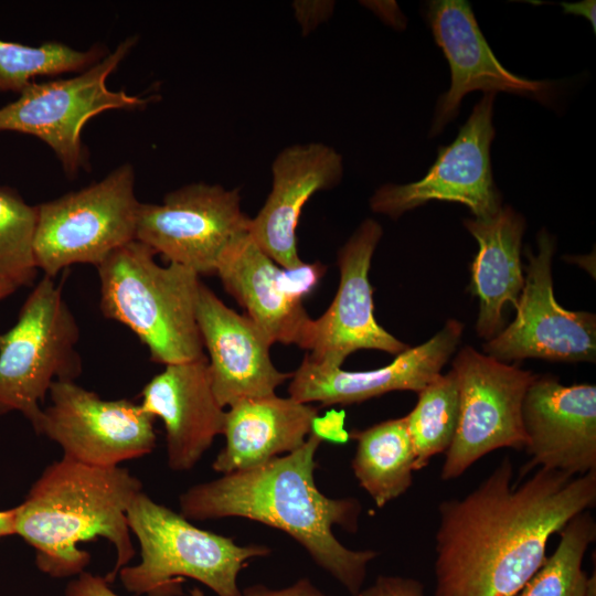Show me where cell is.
Wrapping results in <instances>:
<instances>
[{
    "label": "cell",
    "mask_w": 596,
    "mask_h": 596,
    "mask_svg": "<svg viewBox=\"0 0 596 596\" xmlns=\"http://www.w3.org/2000/svg\"><path fill=\"white\" fill-rule=\"evenodd\" d=\"M464 324L449 319L429 340L408 348L387 365L370 371H344L321 366L304 356L292 373L289 396L311 404L349 405L381 396L392 391L421 392L448 362L457 349Z\"/></svg>",
    "instance_id": "cell-18"
},
{
    "label": "cell",
    "mask_w": 596,
    "mask_h": 596,
    "mask_svg": "<svg viewBox=\"0 0 596 596\" xmlns=\"http://www.w3.org/2000/svg\"><path fill=\"white\" fill-rule=\"evenodd\" d=\"M342 156L322 142L285 147L272 162V188L248 233L259 248L283 268L305 262L296 231L302 207L319 191L338 185L343 177Z\"/></svg>",
    "instance_id": "cell-19"
},
{
    "label": "cell",
    "mask_w": 596,
    "mask_h": 596,
    "mask_svg": "<svg viewBox=\"0 0 596 596\" xmlns=\"http://www.w3.org/2000/svg\"><path fill=\"white\" fill-rule=\"evenodd\" d=\"M358 596H425L424 585L409 577L380 575Z\"/></svg>",
    "instance_id": "cell-30"
},
{
    "label": "cell",
    "mask_w": 596,
    "mask_h": 596,
    "mask_svg": "<svg viewBox=\"0 0 596 596\" xmlns=\"http://www.w3.org/2000/svg\"><path fill=\"white\" fill-rule=\"evenodd\" d=\"M189 596H205L198 587L189 592ZM241 596H327L316 587L309 578H301L292 585L274 589L265 585L257 584L241 590Z\"/></svg>",
    "instance_id": "cell-31"
},
{
    "label": "cell",
    "mask_w": 596,
    "mask_h": 596,
    "mask_svg": "<svg viewBox=\"0 0 596 596\" xmlns=\"http://www.w3.org/2000/svg\"><path fill=\"white\" fill-rule=\"evenodd\" d=\"M106 55L100 45L79 51L56 41L30 46L0 39V92L20 94L38 76L81 73Z\"/></svg>",
    "instance_id": "cell-27"
},
{
    "label": "cell",
    "mask_w": 596,
    "mask_h": 596,
    "mask_svg": "<svg viewBox=\"0 0 596 596\" xmlns=\"http://www.w3.org/2000/svg\"><path fill=\"white\" fill-rule=\"evenodd\" d=\"M418 394L414 408L405 416L415 454V471L445 454L458 426L459 391L453 370L439 374Z\"/></svg>",
    "instance_id": "cell-25"
},
{
    "label": "cell",
    "mask_w": 596,
    "mask_h": 596,
    "mask_svg": "<svg viewBox=\"0 0 596 596\" xmlns=\"http://www.w3.org/2000/svg\"><path fill=\"white\" fill-rule=\"evenodd\" d=\"M215 274L272 344H296L307 350L312 319L302 301L287 291L283 267L259 248L248 231L225 246Z\"/></svg>",
    "instance_id": "cell-21"
},
{
    "label": "cell",
    "mask_w": 596,
    "mask_h": 596,
    "mask_svg": "<svg viewBox=\"0 0 596 596\" xmlns=\"http://www.w3.org/2000/svg\"><path fill=\"white\" fill-rule=\"evenodd\" d=\"M156 253L134 240L98 266L100 310L128 327L164 365L204 356L196 322L200 276L179 264L159 265Z\"/></svg>",
    "instance_id": "cell-4"
},
{
    "label": "cell",
    "mask_w": 596,
    "mask_h": 596,
    "mask_svg": "<svg viewBox=\"0 0 596 596\" xmlns=\"http://www.w3.org/2000/svg\"><path fill=\"white\" fill-rule=\"evenodd\" d=\"M140 396L141 408L163 423L167 461L174 471L192 469L223 433L226 411L213 393L205 355L166 365Z\"/></svg>",
    "instance_id": "cell-20"
},
{
    "label": "cell",
    "mask_w": 596,
    "mask_h": 596,
    "mask_svg": "<svg viewBox=\"0 0 596 596\" xmlns=\"http://www.w3.org/2000/svg\"><path fill=\"white\" fill-rule=\"evenodd\" d=\"M127 523L138 539L141 561L124 566L117 576L136 596H180L183 578L202 583L217 596H241L240 572L249 560L272 552L267 545H238L202 530L142 491L127 509Z\"/></svg>",
    "instance_id": "cell-5"
},
{
    "label": "cell",
    "mask_w": 596,
    "mask_h": 596,
    "mask_svg": "<svg viewBox=\"0 0 596 596\" xmlns=\"http://www.w3.org/2000/svg\"><path fill=\"white\" fill-rule=\"evenodd\" d=\"M321 441L310 433L289 454L190 487L179 497L180 513L196 521L244 518L284 531L358 596L377 553L350 550L333 534L334 525L356 532L362 505L355 498L332 499L318 489L316 454Z\"/></svg>",
    "instance_id": "cell-2"
},
{
    "label": "cell",
    "mask_w": 596,
    "mask_h": 596,
    "mask_svg": "<svg viewBox=\"0 0 596 596\" xmlns=\"http://www.w3.org/2000/svg\"><path fill=\"white\" fill-rule=\"evenodd\" d=\"M554 251V237L545 228L538 234V253L526 247L517 316L483 344L485 354L504 363L524 359L595 361L596 316L567 310L556 301L552 280Z\"/></svg>",
    "instance_id": "cell-11"
},
{
    "label": "cell",
    "mask_w": 596,
    "mask_h": 596,
    "mask_svg": "<svg viewBox=\"0 0 596 596\" xmlns=\"http://www.w3.org/2000/svg\"><path fill=\"white\" fill-rule=\"evenodd\" d=\"M345 414L343 411L331 409L323 416H316L312 421L311 432L321 440L344 444L350 435L344 428Z\"/></svg>",
    "instance_id": "cell-32"
},
{
    "label": "cell",
    "mask_w": 596,
    "mask_h": 596,
    "mask_svg": "<svg viewBox=\"0 0 596 596\" xmlns=\"http://www.w3.org/2000/svg\"><path fill=\"white\" fill-rule=\"evenodd\" d=\"M13 519V509L0 511V538L14 534Z\"/></svg>",
    "instance_id": "cell-35"
},
{
    "label": "cell",
    "mask_w": 596,
    "mask_h": 596,
    "mask_svg": "<svg viewBox=\"0 0 596 596\" xmlns=\"http://www.w3.org/2000/svg\"><path fill=\"white\" fill-rule=\"evenodd\" d=\"M196 322L203 348L209 353L207 370L213 393L222 407L240 400L275 394L292 373L273 363V345L246 315L227 307L201 283L196 300Z\"/></svg>",
    "instance_id": "cell-17"
},
{
    "label": "cell",
    "mask_w": 596,
    "mask_h": 596,
    "mask_svg": "<svg viewBox=\"0 0 596 596\" xmlns=\"http://www.w3.org/2000/svg\"><path fill=\"white\" fill-rule=\"evenodd\" d=\"M36 206H31L12 189L0 187V277L19 288L36 276L33 240Z\"/></svg>",
    "instance_id": "cell-28"
},
{
    "label": "cell",
    "mask_w": 596,
    "mask_h": 596,
    "mask_svg": "<svg viewBox=\"0 0 596 596\" xmlns=\"http://www.w3.org/2000/svg\"><path fill=\"white\" fill-rule=\"evenodd\" d=\"M318 408L276 394L243 398L228 407L225 446L212 464L223 473L262 465L299 448L311 432Z\"/></svg>",
    "instance_id": "cell-22"
},
{
    "label": "cell",
    "mask_w": 596,
    "mask_h": 596,
    "mask_svg": "<svg viewBox=\"0 0 596 596\" xmlns=\"http://www.w3.org/2000/svg\"><path fill=\"white\" fill-rule=\"evenodd\" d=\"M505 456L473 490L438 504L435 596H515L546 558L552 535L596 503V471L539 468L512 483Z\"/></svg>",
    "instance_id": "cell-1"
},
{
    "label": "cell",
    "mask_w": 596,
    "mask_h": 596,
    "mask_svg": "<svg viewBox=\"0 0 596 596\" xmlns=\"http://www.w3.org/2000/svg\"><path fill=\"white\" fill-rule=\"evenodd\" d=\"M137 39L120 42L95 65L78 75L45 83L32 82L18 99L0 108V132L32 135L52 148L66 174L87 164L81 135L94 116L110 109H137L156 99L111 91L108 76L127 56Z\"/></svg>",
    "instance_id": "cell-8"
},
{
    "label": "cell",
    "mask_w": 596,
    "mask_h": 596,
    "mask_svg": "<svg viewBox=\"0 0 596 596\" xmlns=\"http://www.w3.org/2000/svg\"><path fill=\"white\" fill-rule=\"evenodd\" d=\"M79 330L62 286L44 276L24 301L15 324L0 334V415L22 413L39 434L40 403L56 381L82 371Z\"/></svg>",
    "instance_id": "cell-6"
},
{
    "label": "cell",
    "mask_w": 596,
    "mask_h": 596,
    "mask_svg": "<svg viewBox=\"0 0 596 596\" xmlns=\"http://www.w3.org/2000/svg\"><path fill=\"white\" fill-rule=\"evenodd\" d=\"M349 435L356 441L352 471L376 507L383 508L411 488L415 454L405 416Z\"/></svg>",
    "instance_id": "cell-24"
},
{
    "label": "cell",
    "mask_w": 596,
    "mask_h": 596,
    "mask_svg": "<svg viewBox=\"0 0 596 596\" xmlns=\"http://www.w3.org/2000/svg\"><path fill=\"white\" fill-rule=\"evenodd\" d=\"M249 222L240 189L195 182L170 191L161 204L140 203L136 240L169 263L212 275L225 246Z\"/></svg>",
    "instance_id": "cell-10"
},
{
    "label": "cell",
    "mask_w": 596,
    "mask_h": 596,
    "mask_svg": "<svg viewBox=\"0 0 596 596\" xmlns=\"http://www.w3.org/2000/svg\"><path fill=\"white\" fill-rule=\"evenodd\" d=\"M522 419L531 458L520 478L538 466L568 476L596 471L594 384L563 385L555 376L536 375L524 396Z\"/></svg>",
    "instance_id": "cell-16"
},
{
    "label": "cell",
    "mask_w": 596,
    "mask_h": 596,
    "mask_svg": "<svg viewBox=\"0 0 596 596\" xmlns=\"http://www.w3.org/2000/svg\"><path fill=\"white\" fill-rule=\"evenodd\" d=\"M585 596H596V574L595 571L590 577H587Z\"/></svg>",
    "instance_id": "cell-37"
},
{
    "label": "cell",
    "mask_w": 596,
    "mask_h": 596,
    "mask_svg": "<svg viewBox=\"0 0 596 596\" xmlns=\"http://www.w3.org/2000/svg\"><path fill=\"white\" fill-rule=\"evenodd\" d=\"M18 288L19 287L14 283L0 277V300L7 298Z\"/></svg>",
    "instance_id": "cell-36"
},
{
    "label": "cell",
    "mask_w": 596,
    "mask_h": 596,
    "mask_svg": "<svg viewBox=\"0 0 596 596\" xmlns=\"http://www.w3.org/2000/svg\"><path fill=\"white\" fill-rule=\"evenodd\" d=\"M496 94H483L455 140L438 148L437 159L418 181L385 183L370 198L373 212L398 219L429 201L466 205L475 219H488L501 209L490 161Z\"/></svg>",
    "instance_id": "cell-12"
},
{
    "label": "cell",
    "mask_w": 596,
    "mask_h": 596,
    "mask_svg": "<svg viewBox=\"0 0 596 596\" xmlns=\"http://www.w3.org/2000/svg\"><path fill=\"white\" fill-rule=\"evenodd\" d=\"M49 395L39 434L58 444L63 457L109 468L156 447L155 418L140 404L103 400L74 381L54 382Z\"/></svg>",
    "instance_id": "cell-13"
},
{
    "label": "cell",
    "mask_w": 596,
    "mask_h": 596,
    "mask_svg": "<svg viewBox=\"0 0 596 596\" xmlns=\"http://www.w3.org/2000/svg\"><path fill=\"white\" fill-rule=\"evenodd\" d=\"M326 273V266L319 262L304 263L295 268H283V279L289 295L297 300L309 295Z\"/></svg>",
    "instance_id": "cell-29"
},
{
    "label": "cell",
    "mask_w": 596,
    "mask_h": 596,
    "mask_svg": "<svg viewBox=\"0 0 596 596\" xmlns=\"http://www.w3.org/2000/svg\"><path fill=\"white\" fill-rule=\"evenodd\" d=\"M142 491L128 469L95 467L66 457L49 465L13 508L14 534L35 551V565L53 578L78 576L91 562L83 542L104 538L116 550V561L104 577L115 582L135 556L127 509Z\"/></svg>",
    "instance_id": "cell-3"
},
{
    "label": "cell",
    "mask_w": 596,
    "mask_h": 596,
    "mask_svg": "<svg viewBox=\"0 0 596 596\" xmlns=\"http://www.w3.org/2000/svg\"><path fill=\"white\" fill-rule=\"evenodd\" d=\"M458 391L459 419L445 453L440 478H459L485 455L501 449H525L522 405L536 374L501 362L470 345L453 361Z\"/></svg>",
    "instance_id": "cell-9"
},
{
    "label": "cell",
    "mask_w": 596,
    "mask_h": 596,
    "mask_svg": "<svg viewBox=\"0 0 596 596\" xmlns=\"http://www.w3.org/2000/svg\"><path fill=\"white\" fill-rule=\"evenodd\" d=\"M558 534L556 550L515 596H585L588 576L583 560L596 538L589 510L572 518Z\"/></svg>",
    "instance_id": "cell-26"
},
{
    "label": "cell",
    "mask_w": 596,
    "mask_h": 596,
    "mask_svg": "<svg viewBox=\"0 0 596 596\" xmlns=\"http://www.w3.org/2000/svg\"><path fill=\"white\" fill-rule=\"evenodd\" d=\"M465 227L478 243L471 264L470 290L478 298L476 332L487 341L503 327L508 304L514 308L524 285L521 263L524 217L511 206H501L488 219H466Z\"/></svg>",
    "instance_id": "cell-23"
},
{
    "label": "cell",
    "mask_w": 596,
    "mask_h": 596,
    "mask_svg": "<svg viewBox=\"0 0 596 596\" xmlns=\"http://www.w3.org/2000/svg\"><path fill=\"white\" fill-rule=\"evenodd\" d=\"M564 11L566 13L584 15L586 19L593 23L595 30V1L586 0L575 3H563Z\"/></svg>",
    "instance_id": "cell-34"
},
{
    "label": "cell",
    "mask_w": 596,
    "mask_h": 596,
    "mask_svg": "<svg viewBox=\"0 0 596 596\" xmlns=\"http://www.w3.org/2000/svg\"><path fill=\"white\" fill-rule=\"evenodd\" d=\"M65 596H119L104 577L83 572L72 579L65 588Z\"/></svg>",
    "instance_id": "cell-33"
},
{
    "label": "cell",
    "mask_w": 596,
    "mask_h": 596,
    "mask_svg": "<svg viewBox=\"0 0 596 596\" xmlns=\"http://www.w3.org/2000/svg\"><path fill=\"white\" fill-rule=\"evenodd\" d=\"M129 163L103 180L36 206L33 253L38 269L54 278L73 264L96 267L136 240L140 202Z\"/></svg>",
    "instance_id": "cell-7"
},
{
    "label": "cell",
    "mask_w": 596,
    "mask_h": 596,
    "mask_svg": "<svg viewBox=\"0 0 596 596\" xmlns=\"http://www.w3.org/2000/svg\"><path fill=\"white\" fill-rule=\"evenodd\" d=\"M382 235L380 223L365 219L339 249V287L324 313L312 319L305 354L310 362L341 368L358 350H380L397 355L409 348L374 318L369 272Z\"/></svg>",
    "instance_id": "cell-14"
},
{
    "label": "cell",
    "mask_w": 596,
    "mask_h": 596,
    "mask_svg": "<svg viewBox=\"0 0 596 596\" xmlns=\"http://www.w3.org/2000/svg\"><path fill=\"white\" fill-rule=\"evenodd\" d=\"M426 19L450 68V87L437 100L429 137L440 134L457 117L464 96L473 91L504 92L541 103L550 100L553 93L550 82L518 76L497 60L469 2L430 1Z\"/></svg>",
    "instance_id": "cell-15"
}]
</instances>
